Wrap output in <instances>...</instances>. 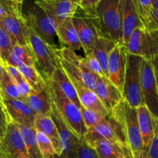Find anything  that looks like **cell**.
Wrapping results in <instances>:
<instances>
[{
    "instance_id": "cell-50",
    "label": "cell",
    "mask_w": 158,
    "mask_h": 158,
    "mask_svg": "<svg viewBox=\"0 0 158 158\" xmlns=\"http://www.w3.org/2000/svg\"><path fill=\"white\" fill-rule=\"evenodd\" d=\"M0 62H2V63H3L2 59V56H1V53H0Z\"/></svg>"
},
{
    "instance_id": "cell-9",
    "label": "cell",
    "mask_w": 158,
    "mask_h": 158,
    "mask_svg": "<svg viewBox=\"0 0 158 158\" xmlns=\"http://www.w3.org/2000/svg\"><path fill=\"white\" fill-rule=\"evenodd\" d=\"M87 131L112 143H118L128 150L127 140L123 122L114 109L108 112V114L96 126Z\"/></svg>"
},
{
    "instance_id": "cell-21",
    "label": "cell",
    "mask_w": 158,
    "mask_h": 158,
    "mask_svg": "<svg viewBox=\"0 0 158 158\" xmlns=\"http://www.w3.org/2000/svg\"><path fill=\"white\" fill-rule=\"evenodd\" d=\"M137 112L143 150L148 151L154 137V131H155L154 118L152 117L148 108L143 104L137 108Z\"/></svg>"
},
{
    "instance_id": "cell-38",
    "label": "cell",
    "mask_w": 158,
    "mask_h": 158,
    "mask_svg": "<svg viewBox=\"0 0 158 158\" xmlns=\"http://www.w3.org/2000/svg\"><path fill=\"white\" fill-rule=\"evenodd\" d=\"M11 120L6 107L2 102L0 100V141L4 137L5 134L7 130L8 124Z\"/></svg>"
},
{
    "instance_id": "cell-52",
    "label": "cell",
    "mask_w": 158,
    "mask_h": 158,
    "mask_svg": "<svg viewBox=\"0 0 158 158\" xmlns=\"http://www.w3.org/2000/svg\"><path fill=\"white\" fill-rule=\"evenodd\" d=\"M0 158H3V157H2V156L1 155V154H0Z\"/></svg>"
},
{
    "instance_id": "cell-41",
    "label": "cell",
    "mask_w": 158,
    "mask_h": 158,
    "mask_svg": "<svg viewBox=\"0 0 158 158\" xmlns=\"http://www.w3.org/2000/svg\"><path fill=\"white\" fill-rule=\"evenodd\" d=\"M100 2V0H80L78 3V6L83 10L94 11Z\"/></svg>"
},
{
    "instance_id": "cell-36",
    "label": "cell",
    "mask_w": 158,
    "mask_h": 158,
    "mask_svg": "<svg viewBox=\"0 0 158 158\" xmlns=\"http://www.w3.org/2000/svg\"><path fill=\"white\" fill-rule=\"evenodd\" d=\"M35 133L39 148L43 158H50L51 156L56 153L52 143L49 139L42 132L35 130Z\"/></svg>"
},
{
    "instance_id": "cell-37",
    "label": "cell",
    "mask_w": 158,
    "mask_h": 158,
    "mask_svg": "<svg viewBox=\"0 0 158 158\" xmlns=\"http://www.w3.org/2000/svg\"><path fill=\"white\" fill-rule=\"evenodd\" d=\"M76 158H99L97 152L93 148H91L85 139L83 137L80 138L78 147L77 150Z\"/></svg>"
},
{
    "instance_id": "cell-26",
    "label": "cell",
    "mask_w": 158,
    "mask_h": 158,
    "mask_svg": "<svg viewBox=\"0 0 158 158\" xmlns=\"http://www.w3.org/2000/svg\"><path fill=\"white\" fill-rule=\"evenodd\" d=\"M20 63L26 66H35L36 59L31 45H26V46H21L19 44L14 45L10 55L4 63L16 67L17 65Z\"/></svg>"
},
{
    "instance_id": "cell-10",
    "label": "cell",
    "mask_w": 158,
    "mask_h": 158,
    "mask_svg": "<svg viewBox=\"0 0 158 158\" xmlns=\"http://www.w3.org/2000/svg\"><path fill=\"white\" fill-rule=\"evenodd\" d=\"M140 87L143 105L158 120V88L151 60L143 59L140 68Z\"/></svg>"
},
{
    "instance_id": "cell-53",
    "label": "cell",
    "mask_w": 158,
    "mask_h": 158,
    "mask_svg": "<svg viewBox=\"0 0 158 158\" xmlns=\"http://www.w3.org/2000/svg\"><path fill=\"white\" fill-rule=\"evenodd\" d=\"M0 53H1V51H0Z\"/></svg>"
},
{
    "instance_id": "cell-4",
    "label": "cell",
    "mask_w": 158,
    "mask_h": 158,
    "mask_svg": "<svg viewBox=\"0 0 158 158\" xmlns=\"http://www.w3.org/2000/svg\"><path fill=\"white\" fill-rule=\"evenodd\" d=\"M72 20L85 53H91L97 39L103 36L97 14L94 11L83 10L77 6Z\"/></svg>"
},
{
    "instance_id": "cell-30",
    "label": "cell",
    "mask_w": 158,
    "mask_h": 158,
    "mask_svg": "<svg viewBox=\"0 0 158 158\" xmlns=\"http://www.w3.org/2000/svg\"><path fill=\"white\" fill-rule=\"evenodd\" d=\"M19 126L29 157L43 158L39 148L35 128L27 126H20V125Z\"/></svg>"
},
{
    "instance_id": "cell-28",
    "label": "cell",
    "mask_w": 158,
    "mask_h": 158,
    "mask_svg": "<svg viewBox=\"0 0 158 158\" xmlns=\"http://www.w3.org/2000/svg\"><path fill=\"white\" fill-rule=\"evenodd\" d=\"M26 81L35 91H41L47 86V83L35 66H29L20 63L16 66Z\"/></svg>"
},
{
    "instance_id": "cell-45",
    "label": "cell",
    "mask_w": 158,
    "mask_h": 158,
    "mask_svg": "<svg viewBox=\"0 0 158 158\" xmlns=\"http://www.w3.org/2000/svg\"><path fill=\"white\" fill-rule=\"evenodd\" d=\"M4 63L2 62H0V82H1L2 77L3 71H4Z\"/></svg>"
},
{
    "instance_id": "cell-7",
    "label": "cell",
    "mask_w": 158,
    "mask_h": 158,
    "mask_svg": "<svg viewBox=\"0 0 158 158\" xmlns=\"http://www.w3.org/2000/svg\"><path fill=\"white\" fill-rule=\"evenodd\" d=\"M125 46L128 53L151 60L158 55V29L149 30L144 26L137 27Z\"/></svg>"
},
{
    "instance_id": "cell-32",
    "label": "cell",
    "mask_w": 158,
    "mask_h": 158,
    "mask_svg": "<svg viewBox=\"0 0 158 158\" xmlns=\"http://www.w3.org/2000/svg\"><path fill=\"white\" fill-rule=\"evenodd\" d=\"M14 46L12 38L0 21V51L3 63H6Z\"/></svg>"
},
{
    "instance_id": "cell-22",
    "label": "cell",
    "mask_w": 158,
    "mask_h": 158,
    "mask_svg": "<svg viewBox=\"0 0 158 158\" xmlns=\"http://www.w3.org/2000/svg\"><path fill=\"white\" fill-rule=\"evenodd\" d=\"M25 102L36 114L50 116L52 110V98L48 85L41 91L32 92L26 97Z\"/></svg>"
},
{
    "instance_id": "cell-17",
    "label": "cell",
    "mask_w": 158,
    "mask_h": 158,
    "mask_svg": "<svg viewBox=\"0 0 158 158\" xmlns=\"http://www.w3.org/2000/svg\"><path fill=\"white\" fill-rule=\"evenodd\" d=\"M2 102L12 121L20 126L35 128L34 123L36 114L24 100L2 97Z\"/></svg>"
},
{
    "instance_id": "cell-14",
    "label": "cell",
    "mask_w": 158,
    "mask_h": 158,
    "mask_svg": "<svg viewBox=\"0 0 158 158\" xmlns=\"http://www.w3.org/2000/svg\"><path fill=\"white\" fill-rule=\"evenodd\" d=\"M127 50L124 45L117 44L110 54L108 79L122 92L127 66Z\"/></svg>"
},
{
    "instance_id": "cell-54",
    "label": "cell",
    "mask_w": 158,
    "mask_h": 158,
    "mask_svg": "<svg viewBox=\"0 0 158 158\" xmlns=\"http://www.w3.org/2000/svg\"><path fill=\"white\" fill-rule=\"evenodd\" d=\"M17 1H18V0H17Z\"/></svg>"
},
{
    "instance_id": "cell-44",
    "label": "cell",
    "mask_w": 158,
    "mask_h": 158,
    "mask_svg": "<svg viewBox=\"0 0 158 158\" xmlns=\"http://www.w3.org/2000/svg\"><path fill=\"white\" fill-rule=\"evenodd\" d=\"M137 158H151V157H150V156H149V154H148V151H145V150H143V152L140 154V155Z\"/></svg>"
},
{
    "instance_id": "cell-3",
    "label": "cell",
    "mask_w": 158,
    "mask_h": 158,
    "mask_svg": "<svg viewBox=\"0 0 158 158\" xmlns=\"http://www.w3.org/2000/svg\"><path fill=\"white\" fill-rule=\"evenodd\" d=\"M52 103L68 127L79 137H84L87 132L80 108L62 93L51 79L46 80Z\"/></svg>"
},
{
    "instance_id": "cell-43",
    "label": "cell",
    "mask_w": 158,
    "mask_h": 158,
    "mask_svg": "<svg viewBox=\"0 0 158 158\" xmlns=\"http://www.w3.org/2000/svg\"><path fill=\"white\" fill-rule=\"evenodd\" d=\"M153 18H154V29H158V9H154V10H153Z\"/></svg>"
},
{
    "instance_id": "cell-5",
    "label": "cell",
    "mask_w": 158,
    "mask_h": 158,
    "mask_svg": "<svg viewBox=\"0 0 158 158\" xmlns=\"http://www.w3.org/2000/svg\"><path fill=\"white\" fill-rule=\"evenodd\" d=\"M120 116L127 140L128 150L131 158H137L143 151L137 119V108L130 106L124 100L114 108Z\"/></svg>"
},
{
    "instance_id": "cell-11",
    "label": "cell",
    "mask_w": 158,
    "mask_h": 158,
    "mask_svg": "<svg viewBox=\"0 0 158 158\" xmlns=\"http://www.w3.org/2000/svg\"><path fill=\"white\" fill-rule=\"evenodd\" d=\"M0 154L3 158H30L19 126L12 120L8 124L4 137L0 141Z\"/></svg>"
},
{
    "instance_id": "cell-19",
    "label": "cell",
    "mask_w": 158,
    "mask_h": 158,
    "mask_svg": "<svg viewBox=\"0 0 158 158\" xmlns=\"http://www.w3.org/2000/svg\"><path fill=\"white\" fill-rule=\"evenodd\" d=\"M0 21L12 38L14 45H30L29 29L23 15H6L1 17Z\"/></svg>"
},
{
    "instance_id": "cell-20",
    "label": "cell",
    "mask_w": 158,
    "mask_h": 158,
    "mask_svg": "<svg viewBox=\"0 0 158 158\" xmlns=\"http://www.w3.org/2000/svg\"><path fill=\"white\" fill-rule=\"evenodd\" d=\"M140 26H143L139 19L134 0H122V28L123 43L127 44L131 34Z\"/></svg>"
},
{
    "instance_id": "cell-29",
    "label": "cell",
    "mask_w": 158,
    "mask_h": 158,
    "mask_svg": "<svg viewBox=\"0 0 158 158\" xmlns=\"http://www.w3.org/2000/svg\"><path fill=\"white\" fill-rule=\"evenodd\" d=\"M0 94L2 97L9 99H16L25 101L26 98L15 80L5 69L0 82Z\"/></svg>"
},
{
    "instance_id": "cell-33",
    "label": "cell",
    "mask_w": 158,
    "mask_h": 158,
    "mask_svg": "<svg viewBox=\"0 0 158 158\" xmlns=\"http://www.w3.org/2000/svg\"><path fill=\"white\" fill-rule=\"evenodd\" d=\"M4 68L7 71L8 73L12 77V78L15 80V82L17 83L23 94L26 97H27L32 92V89L29 86V85L28 84L23 76L19 71V69L15 66H10V65H8L6 63H4Z\"/></svg>"
},
{
    "instance_id": "cell-24",
    "label": "cell",
    "mask_w": 158,
    "mask_h": 158,
    "mask_svg": "<svg viewBox=\"0 0 158 158\" xmlns=\"http://www.w3.org/2000/svg\"><path fill=\"white\" fill-rule=\"evenodd\" d=\"M56 35L60 43L72 50H80L82 48L78 34L73 23L72 18L67 19L56 26Z\"/></svg>"
},
{
    "instance_id": "cell-27",
    "label": "cell",
    "mask_w": 158,
    "mask_h": 158,
    "mask_svg": "<svg viewBox=\"0 0 158 158\" xmlns=\"http://www.w3.org/2000/svg\"><path fill=\"white\" fill-rule=\"evenodd\" d=\"M50 79L58 86V87L60 88L62 93L69 100L73 102L79 108H80L82 105L80 103V100H79L78 95L77 94V90H76L73 84L70 81L68 76L66 75V73L61 66L54 71L52 77Z\"/></svg>"
},
{
    "instance_id": "cell-48",
    "label": "cell",
    "mask_w": 158,
    "mask_h": 158,
    "mask_svg": "<svg viewBox=\"0 0 158 158\" xmlns=\"http://www.w3.org/2000/svg\"><path fill=\"white\" fill-rule=\"evenodd\" d=\"M25 1H26V0H18V2H19V3L20 5H22V6H23V2H24Z\"/></svg>"
},
{
    "instance_id": "cell-49",
    "label": "cell",
    "mask_w": 158,
    "mask_h": 158,
    "mask_svg": "<svg viewBox=\"0 0 158 158\" xmlns=\"http://www.w3.org/2000/svg\"><path fill=\"white\" fill-rule=\"evenodd\" d=\"M73 2H75V3H77V5H78L79 2H80V0H73Z\"/></svg>"
},
{
    "instance_id": "cell-6",
    "label": "cell",
    "mask_w": 158,
    "mask_h": 158,
    "mask_svg": "<svg viewBox=\"0 0 158 158\" xmlns=\"http://www.w3.org/2000/svg\"><path fill=\"white\" fill-rule=\"evenodd\" d=\"M143 59L141 56L127 52L122 94L123 100L134 108L143 104L140 87V68Z\"/></svg>"
},
{
    "instance_id": "cell-8",
    "label": "cell",
    "mask_w": 158,
    "mask_h": 158,
    "mask_svg": "<svg viewBox=\"0 0 158 158\" xmlns=\"http://www.w3.org/2000/svg\"><path fill=\"white\" fill-rule=\"evenodd\" d=\"M29 42L36 59V64L45 80L52 77L54 71L61 66L55 49L43 41L35 32L29 29Z\"/></svg>"
},
{
    "instance_id": "cell-23",
    "label": "cell",
    "mask_w": 158,
    "mask_h": 158,
    "mask_svg": "<svg viewBox=\"0 0 158 158\" xmlns=\"http://www.w3.org/2000/svg\"><path fill=\"white\" fill-rule=\"evenodd\" d=\"M34 125H35V129L36 131L42 132L49 139L53 146L55 152L60 155L61 148H60V136H59L56 126L55 125L50 116L36 114Z\"/></svg>"
},
{
    "instance_id": "cell-42",
    "label": "cell",
    "mask_w": 158,
    "mask_h": 158,
    "mask_svg": "<svg viewBox=\"0 0 158 158\" xmlns=\"http://www.w3.org/2000/svg\"><path fill=\"white\" fill-rule=\"evenodd\" d=\"M151 61V63H152L153 67H154V76H155L156 82H157V85L158 88V55L156 57H154V59H152Z\"/></svg>"
},
{
    "instance_id": "cell-12",
    "label": "cell",
    "mask_w": 158,
    "mask_h": 158,
    "mask_svg": "<svg viewBox=\"0 0 158 158\" xmlns=\"http://www.w3.org/2000/svg\"><path fill=\"white\" fill-rule=\"evenodd\" d=\"M50 117L56 126L60 140L61 156L63 158H76L80 138L68 127L52 102Z\"/></svg>"
},
{
    "instance_id": "cell-25",
    "label": "cell",
    "mask_w": 158,
    "mask_h": 158,
    "mask_svg": "<svg viewBox=\"0 0 158 158\" xmlns=\"http://www.w3.org/2000/svg\"><path fill=\"white\" fill-rule=\"evenodd\" d=\"M116 45L117 43L110 39L105 36H100L93 48L92 53L100 63L103 72V76L106 78H108V62L110 54Z\"/></svg>"
},
{
    "instance_id": "cell-18",
    "label": "cell",
    "mask_w": 158,
    "mask_h": 158,
    "mask_svg": "<svg viewBox=\"0 0 158 158\" xmlns=\"http://www.w3.org/2000/svg\"><path fill=\"white\" fill-rule=\"evenodd\" d=\"M94 92L108 112L123 100L121 91L103 76L98 77Z\"/></svg>"
},
{
    "instance_id": "cell-2",
    "label": "cell",
    "mask_w": 158,
    "mask_h": 158,
    "mask_svg": "<svg viewBox=\"0 0 158 158\" xmlns=\"http://www.w3.org/2000/svg\"><path fill=\"white\" fill-rule=\"evenodd\" d=\"M103 36L123 44L122 0H100L94 9Z\"/></svg>"
},
{
    "instance_id": "cell-39",
    "label": "cell",
    "mask_w": 158,
    "mask_h": 158,
    "mask_svg": "<svg viewBox=\"0 0 158 158\" xmlns=\"http://www.w3.org/2000/svg\"><path fill=\"white\" fill-rule=\"evenodd\" d=\"M85 61H86V66H87L88 69L94 73L97 74L98 76H103V72L102 70V68L100 66V63L98 62V60H97L95 56H94V54L91 52V53L86 55L85 57ZM104 77V76H103Z\"/></svg>"
},
{
    "instance_id": "cell-34",
    "label": "cell",
    "mask_w": 158,
    "mask_h": 158,
    "mask_svg": "<svg viewBox=\"0 0 158 158\" xmlns=\"http://www.w3.org/2000/svg\"><path fill=\"white\" fill-rule=\"evenodd\" d=\"M22 5L17 0H0V18L6 15H22Z\"/></svg>"
},
{
    "instance_id": "cell-35",
    "label": "cell",
    "mask_w": 158,
    "mask_h": 158,
    "mask_svg": "<svg viewBox=\"0 0 158 158\" xmlns=\"http://www.w3.org/2000/svg\"><path fill=\"white\" fill-rule=\"evenodd\" d=\"M80 113H81L82 118H83V120L84 122V124L87 131L94 127V126H96L104 117L99 113L91 110L86 109L83 106H80Z\"/></svg>"
},
{
    "instance_id": "cell-40",
    "label": "cell",
    "mask_w": 158,
    "mask_h": 158,
    "mask_svg": "<svg viewBox=\"0 0 158 158\" xmlns=\"http://www.w3.org/2000/svg\"><path fill=\"white\" fill-rule=\"evenodd\" d=\"M154 123H155L154 137L148 151L151 158H158V120L155 118H154Z\"/></svg>"
},
{
    "instance_id": "cell-13",
    "label": "cell",
    "mask_w": 158,
    "mask_h": 158,
    "mask_svg": "<svg viewBox=\"0 0 158 158\" xmlns=\"http://www.w3.org/2000/svg\"><path fill=\"white\" fill-rule=\"evenodd\" d=\"M55 52L58 58L66 61L81 77L84 84L91 90L94 91L99 76L88 69L85 58L78 56L75 51L66 46L55 49Z\"/></svg>"
},
{
    "instance_id": "cell-51",
    "label": "cell",
    "mask_w": 158,
    "mask_h": 158,
    "mask_svg": "<svg viewBox=\"0 0 158 158\" xmlns=\"http://www.w3.org/2000/svg\"><path fill=\"white\" fill-rule=\"evenodd\" d=\"M0 100L2 101V97H1V94H0Z\"/></svg>"
},
{
    "instance_id": "cell-46",
    "label": "cell",
    "mask_w": 158,
    "mask_h": 158,
    "mask_svg": "<svg viewBox=\"0 0 158 158\" xmlns=\"http://www.w3.org/2000/svg\"><path fill=\"white\" fill-rule=\"evenodd\" d=\"M152 5L154 9H158V0H152Z\"/></svg>"
},
{
    "instance_id": "cell-16",
    "label": "cell",
    "mask_w": 158,
    "mask_h": 158,
    "mask_svg": "<svg viewBox=\"0 0 158 158\" xmlns=\"http://www.w3.org/2000/svg\"><path fill=\"white\" fill-rule=\"evenodd\" d=\"M83 138L94 148L99 158H131L127 149L87 131Z\"/></svg>"
},
{
    "instance_id": "cell-31",
    "label": "cell",
    "mask_w": 158,
    "mask_h": 158,
    "mask_svg": "<svg viewBox=\"0 0 158 158\" xmlns=\"http://www.w3.org/2000/svg\"><path fill=\"white\" fill-rule=\"evenodd\" d=\"M139 19L144 28L154 30V23L153 18L152 0H134Z\"/></svg>"
},
{
    "instance_id": "cell-15",
    "label": "cell",
    "mask_w": 158,
    "mask_h": 158,
    "mask_svg": "<svg viewBox=\"0 0 158 158\" xmlns=\"http://www.w3.org/2000/svg\"><path fill=\"white\" fill-rule=\"evenodd\" d=\"M59 26L67 19L73 18L78 5L73 0H33Z\"/></svg>"
},
{
    "instance_id": "cell-47",
    "label": "cell",
    "mask_w": 158,
    "mask_h": 158,
    "mask_svg": "<svg viewBox=\"0 0 158 158\" xmlns=\"http://www.w3.org/2000/svg\"><path fill=\"white\" fill-rule=\"evenodd\" d=\"M50 158H63V157H62L60 155H59V154H57L56 153H55V154H53L52 156H51Z\"/></svg>"
},
{
    "instance_id": "cell-1",
    "label": "cell",
    "mask_w": 158,
    "mask_h": 158,
    "mask_svg": "<svg viewBox=\"0 0 158 158\" xmlns=\"http://www.w3.org/2000/svg\"><path fill=\"white\" fill-rule=\"evenodd\" d=\"M22 15L29 29L49 46L54 49H59L56 25L42 8L37 6L34 1H25L22 6Z\"/></svg>"
}]
</instances>
